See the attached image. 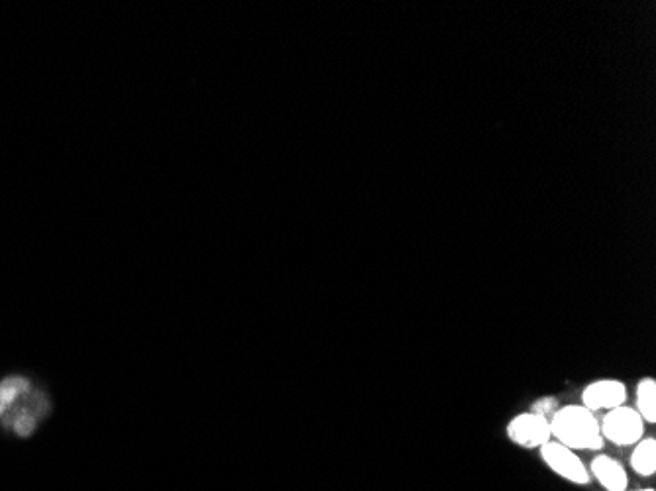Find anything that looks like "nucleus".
<instances>
[{
    "label": "nucleus",
    "instance_id": "f257e3e1",
    "mask_svg": "<svg viewBox=\"0 0 656 491\" xmlns=\"http://www.w3.org/2000/svg\"><path fill=\"white\" fill-rule=\"evenodd\" d=\"M54 413L50 391L24 374L0 380V429L14 438L34 437Z\"/></svg>",
    "mask_w": 656,
    "mask_h": 491
},
{
    "label": "nucleus",
    "instance_id": "f03ea898",
    "mask_svg": "<svg viewBox=\"0 0 656 491\" xmlns=\"http://www.w3.org/2000/svg\"><path fill=\"white\" fill-rule=\"evenodd\" d=\"M550 423V437L572 450H602L603 440L600 419L584 405L558 407Z\"/></svg>",
    "mask_w": 656,
    "mask_h": 491
},
{
    "label": "nucleus",
    "instance_id": "7ed1b4c3",
    "mask_svg": "<svg viewBox=\"0 0 656 491\" xmlns=\"http://www.w3.org/2000/svg\"><path fill=\"white\" fill-rule=\"evenodd\" d=\"M600 431L603 440H609L615 446H633L645 437V421L635 407H629L625 403L621 407L605 411L600 421Z\"/></svg>",
    "mask_w": 656,
    "mask_h": 491
},
{
    "label": "nucleus",
    "instance_id": "20e7f679",
    "mask_svg": "<svg viewBox=\"0 0 656 491\" xmlns=\"http://www.w3.org/2000/svg\"><path fill=\"white\" fill-rule=\"evenodd\" d=\"M539 450H541V458L547 464L548 470H552L562 480L576 484V486H586L592 482L590 472H588L586 464L582 462V458L576 454V450H572L552 438L545 442Z\"/></svg>",
    "mask_w": 656,
    "mask_h": 491
},
{
    "label": "nucleus",
    "instance_id": "39448f33",
    "mask_svg": "<svg viewBox=\"0 0 656 491\" xmlns=\"http://www.w3.org/2000/svg\"><path fill=\"white\" fill-rule=\"evenodd\" d=\"M507 437L521 448H541L550 440V423L547 417L533 411L515 415L507 425Z\"/></svg>",
    "mask_w": 656,
    "mask_h": 491
},
{
    "label": "nucleus",
    "instance_id": "423d86ee",
    "mask_svg": "<svg viewBox=\"0 0 656 491\" xmlns=\"http://www.w3.org/2000/svg\"><path fill=\"white\" fill-rule=\"evenodd\" d=\"M580 399H582L580 405H584L592 413L611 411L615 407L625 405V401H627V387H625V383L621 382V380L603 378V380L588 383L584 387Z\"/></svg>",
    "mask_w": 656,
    "mask_h": 491
},
{
    "label": "nucleus",
    "instance_id": "0eeeda50",
    "mask_svg": "<svg viewBox=\"0 0 656 491\" xmlns=\"http://www.w3.org/2000/svg\"><path fill=\"white\" fill-rule=\"evenodd\" d=\"M590 478L596 480L605 491H627V470L611 456L600 454L590 464Z\"/></svg>",
    "mask_w": 656,
    "mask_h": 491
},
{
    "label": "nucleus",
    "instance_id": "6e6552de",
    "mask_svg": "<svg viewBox=\"0 0 656 491\" xmlns=\"http://www.w3.org/2000/svg\"><path fill=\"white\" fill-rule=\"evenodd\" d=\"M631 470L643 478H651L656 472V440L653 437H643L633 444L631 452Z\"/></svg>",
    "mask_w": 656,
    "mask_h": 491
},
{
    "label": "nucleus",
    "instance_id": "1a4fd4ad",
    "mask_svg": "<svg viewBox=\"0 0 656 491\" xmlns=\"http://www.w3.org/2000/svg\"><path fill=\"white\" fill-rule=\"evenodd\" d=\"M637 399V413L643 417L645 423H655L656 421V382L655 378H643L637 383L635 391Z\"/></svg>",
    "mask_w": 656,
    "mask_h": 491
},
{
    "label": "nucleus",
    "instance_id": "9d476101",
    "mask_svg": "<svg viewBox=\"0 0 656 491\" xmlns=\"http://www.w3.org/2000/svg\"><path fill=\"white\" fill-rule=\"evenodd\" d=\"M558 407H560V405H558V401H556L554 397H541L539 401H535V403H533L531 411H533V413H537V415H543V417L550 419V417H552V413H554Z\"/></svg>",
    "mask_w": 656,
    "mask_h": 491
},
{
    "label": "nucleus",
    "instance_id": "9b49d317",
    "mask_svg": "<svg viewBox=\"0 0 656 491\" xmlns=\"http://www.w3.org/2000/svg\"><path fill=\"white\" fill-rule=\"evenodd\" d=\"M633 491H655V490H651V488H649V490H633Z\"/></svg>",
    "mask_w": 656,
    "mask_h": 491
}]
</instances>
